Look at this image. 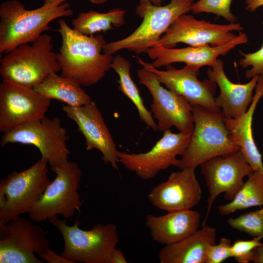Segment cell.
I'll return each instance as SVG.
<instances>
[{
	"label": "cell",
	"instance_id": "obj_3",
	"mask_svg": "<svg viewBox=\"0 0 263 263\" xmlns=\"http://www.w3.org/2000/svg\"><path fill=\"white\" fill-rule=\"evenodd\" d=\"M51 41V36L42 34L31 45L21 44L7 53L0 60L2 81L34 88L60 71Z\"/></svg>",
	"mask_w": 263,
	"mask_h": 263
},
{
	"label": "cell",
	"instance_id": "obj_10",
	"mask_svg": "<svg viewBox=\"0 0 263 263\" xmlns=\"http://www.w3.org/2000/svg\"><path fill=\"white\" fill-rule=\"evenodd\" d=\"M137 76L151 95L150 112L158 122L157 130L164 132L174 126L180 132L192 133V105L183 96L163 87L151 71L142 68L137 70Z\"/></svg>",
	"mask_w": 263,
	"mask_h": 263
},
{
	"label": "cell",
	"instance_id": "obj_36",
	"mask_svg": "<svg viewBox=\"0 0 263 263\" xmlns=\"http://www.w3.org/2000/svg\"><path fill=\"white\" fill-rule=\"evenodd\" d=\"M245 4V9L253 12L259 7L263 6V0H246Z\"/></svg>",
	"mask_w": 263,
	"mask_h": 263
},
{
	"label": "cell",
	"instance_id": "obj_2",
	"mask_svg": "<svg viewBox=\"0 0 263 263\" xmlns=\"http://www.w3.org/2000/svg\"><path fill=\"white\" fill-rule=\"evenodd\" d=\"M68 3L59 5L43 4L32 10L17 0L0 5V53H8L18 46L33 42L49 29L53 20L73 14Z\"/></svg>",
	"mask_w": 263,
	"mask_h": 263
},
{
	"label": "cell",
	"instance_id": "obj_6",
	"mask_svg": "<svg viewBox=\"0 0 263 263\" xmlns=\"http://www.w3.org/2000/svg\"><path fill=\"white\" fill-rule=\"evenodd\" d=\"M194 0H170L164 6L151 2L139 3L136 14L143 19L140 26L128 37L107 43L103 53L113 55L123 49L137 54L146 53L180 16L191 11Z\"/></svg>",
	"mask_w": 263,
	"mask_h": 263
},
{
	"label": "cell",
	"instance_id": "obj_35",
	"mask_svg": "<svg viewBox=\"0 0 263 263\" xmlns=\"http://www.w3.org/2000/svg\"><path fill=\"white\" fill-rule=\"evenodd\" d=\"M252 262L263 263V243L254 249Z\"/></svg>",
	"mask_w": 263,
	"mask_h": 263
},
{
	"label": "cell",
	"instance_id": "obj_17",
	"mask_svg": "<svg viewBox=\"0 0 263 263\" xmlns=\"http://www.w3.org/2000/svg\"><path fill=\"white\" fill-rule=\"evenodd\" d=\"M194 168L172 172L167 181L154 187L148 194L150 203L167 212L189 210L200 201L202 191Z\"/></svg>",
	"mask_w": 263,
	"mask_h": 263
},
{
	"label": "cell",
	"instance_id": "obj_26",
	"mask_svg": "<svg viewBox=\"0 0 263 263\" xmlns=\"http://www.w3.org/2000/svg\"><path fill=\"white\" fill-rule=\"evenodd\" d=\"M126 11L114 8L106 13L93 10L81 12L73 19V29L83 35L90 36L99 32H106L125 24Z\"/></svg>",
	"mask_w": 263,
	"mask_h": 263
},
{
	"label": "cell",
	"instance_id": "obj_31",
	"mask_svg": "<svg viewBox=\"0 0 263 263\" xmlns=\"http://www.w3.org/2000/svg\"><path fill=\"white\" fill-rule=\"evenodd\" d=\"M239 54L243 56L239 61L240 66L243 68L251 67L245 72L246 78H250L263 75V45L256 52L245 54L240 50Z\"/></svg>",
	"mask_w": 263,
	"mask_h": 263
},
{
	"label": "cell",
	"instance_id": "obj_14",
	"mask_svg": "<svg viewBox=\"0 0 263 263\" xmlns=\"http://www.w3.org/2000/svg\"><path fill=\"white\" fill-rule=\"evenodd\" d=\"M191 134L165 131L163 136L146 152L133 154L119 151L118 162L142 180L152 179L161 170L175 166L178 160L177 156L184 153Z\"/></svg>",
	"mask_w": 263,
	"mask_h": 263
},
{
	"label": "cell",
	"instance_id": "obj_7",
	"mask_svg": "<svg viewBox=\"0 0 263 263\" xmlns=\"http://www.w3.org/2000/svg\"><path fill=\"white\" fill-rule=\"evenodd\" d=\"M47 161L41 158L31 167L14 171L0 181V224L28 213L51 182Z\"/></svg>",
	"mask_w": 263,
	"mask_h": 263
},
{
	"label": "cell",
	"instance_id": "obj_28",
	"mask_svg": "<svg viewBox=\"0 0 263 263\" xmlns=\"http://www.w3.org/2000/svg\"><path fill=\"white\" fill-rule=\"evenodd\" d=\"M227 224L232 228L253 237L263 236V208L230 217Z\"/></svg>",
	"mask_w": 263,
	"mask_h": 263
},
{
	"label": "cell",
	"instance_id": "obj_19",
	"mask_svg": "<svg viewBox=\"0 0 263 263\" xmlns=\"http://www.w3.org/2000/svg\"><path fill=\"white\" fill-rule=\"evenodd\" d=\"M247 41L246 34L240 31L234 39L221 46L206 45L173 49L155 45L149 48L146 53L150 59L154 60L151 63L154 68L167 66L175 62H184L199 70L204 66L213 67L218 56H224L236 46Z\"/></svg>",
	"mask_w": 263,
	"mask_h": 263
},
{
	"label": "cell",
	"instance_id": "obj_33",
	"mask_svg": "<svg viewBox=\"0 0 263 263\" xmlns=\"http://www.w3.org/2000/svg\"><path fill=\"white\" fill-rule=\"evenodd\" d=\"M48 263H72L69 260L63 257L61 255L56 254L54 251L47 248L39 255Z\"/></svg>",
	"mask_w": 263,
	"mask_h": 263
},
{
	"label": "cell",
	"instance_id": "obj_22",
	"mask_svg": "<svg viewBox=\"0 0 263 263\" xmlns=\"http://www.w3.org/2000/svg\"><path fill=\"white\" fill-rule=\"evenodd\" d=\"M145 225L154 241L169 245L183 240L199 229L200 214L191 209L167 212L159 216L148 214Z\"/></svg>",
	"mask_w": 263,
	"mask_h": 263
},
{
	"label": "cell",
	"instance_id": "obj_34",
	"mask_svg": "<svg viewBox=\"0 0 263 263\" xmlns=\"http://www.w3.org/2000/svg\"><path fill=\"white\" fill-rule=\"evenodd\" d=\"M123 252L115 248L112 254L111 263H127Z\"/></svg>",
	"mask_w": 263,
	"mask_h": 263
},
{
	"label": "cell",
	"instance_id": "obj_15",
	"mask_svg": "<svg viewBox=\"0 0 263 263\" xmlns=\"http://www.w3.org/2000/svg\"><path fill=\"white\" fill-rule=\"evenodd\" d=\"M50 102L33 88L2 81L0 84V132L43 118Z\"/></svg>",
	"mask_w": 263,
	"mask_h": 263
},
{
	"label": "cell",
	"instance_id": "obj_21",
	"mask_svg": "<svg viewBox=\"0 0 263 263\" xmlns=\"http://www.w3.org/2000/svg\"><path fill=\"white\" fill-rule=\"evenodd\" d=\"M253 100L244 113L235 118H225V122L232 141L237 145L254 171L263 174L262 155L255 144L252 121L256 107L263 96V75H260Z\"/></svg>",
	"mask_w": 263,
	"mask_h": 263
},
{
	"label": "cell",
	"instance_id": "obj_32",
	"mask_svg": "<svg viewBox=\"0 0 263 263\" xmlns=\"http://www.w3.org/2000/svg\"><path fill=\"white\" fill-rule=\"evenodd\" d=\"M231 241L229 238L221 237L218 244L208 246L206 255V263H222L232 258Z\"/></svg>",
	"mask_w": 263,
	"mask_h": 263
},
{
	"label": "cell",
	"instance_id": "obj_30",
	"mask_svg": "<svg viewBox=\"0 0 263 263\" xmlns=\"http://www.w3.org/2000/svg\"><path fill=\"white\" fill-rule=\"evenodd\" d=\"M263 236L254 237L250 240H237L232 244V258L238 263H249L252 262L254 249L262 242Z\"/></svg>",
	"mask_w": 263,
	"mask_h": 263
},
{
	"label": "cell",
	"instance_id": "obj_27",
	"mask_svg": "<svg viewBox=\"0 0 263 263\" xmlns=\"http://www.w3.org/2000/svg\"><path fill=\"white\" fill-rule=\"evenodd\" d=\"M260 206H263V174L253 171L234 198L220 205L217 209L221 215L228 216L237 211Z\"/></svg>",
	"mask_w": 263,
	"mask_h": 263
},
{
	"label": "cell",
	"instance_id": "obj_11",
	"mask_svg": "<svg viewBox=\"0 0 263 263\" xmlns=\"http://www.w3.org/2000/svg\"><path fill=\"white\" fill-rule=\"evenodd\" d=\"M20 216L0 224V263H42L36 256L49 246L44 230Z\"/></svg>",
	"mask_w": 263,
	"mask_h": 263
},
{
	"label": "cell",
	"instance_id": "obj_5",
	"mask_svg": "<svg viewBox=\"0 0 263 263\" xmlns=\"http://www.w3.org/2000/svg\"><path fill=\"white\" fill-rule=\"evenodd\" d=\"M48 220L60 232L64 241L61 255L72 263H111L113 249L119 242L116 226L97 224L91 229H82L76 220L72 225L57 215Z\"/></svg>",
	"mask_w": 263,
	"mask_h": 263
},
{
	"label": "cell",
	"instance_id": "obj_37",
	"mask_svg": "<svg viewBox=\"0 0 263 263\" xmlns=\"http://www.w3.org/2000/svg\"><path fill=\"white\" fill-rule=\"evenodd\" d=\"M44 4L59 5L69 0H43Z\"/></svg>",
	"mask_w": 263,
	"mask_h": 263
},
{
	"label": "cell",
	"instance_id": "obj_20",
	"mask_svg": "<svg viewBox=\"0 0 263 263\" xmlns=\"http://www.w3.org/2000/svg\"><path fill=\"white\" fill-rule=\"evenodd\" d=\"M208 79L219 87L220 94L215 98L217 106L225 118H237L246 112L253 98L259 75L253 77L245 84L231 82L224 69V62L218 59L216 64L207 71Z\"/></svg>",
	"mask_w": 263,
	"mask_h": 263
},
{
	"label": "cell",
	"instance_id": "obj_18",
	"mask_svg": "<svg viewBox=\"0 0 263 263\" xmlns=\"http://www.w3.org/2000/svg\"><path fill=\"white\" fill-rule=\"evenodd\" d=\"M63 110L84 137L86 150H98L102 154V160L118 170L119 151L96 103L91 100L77 107L63 105Z\"/></svg>",
	"mask_w": 263,
	"mask_h": 263
},
{
	"label": "cell",
	"instance_id": "obj_29",
	"mask_svg": "<svg viewBox=\"0 0 263 263\" xmlns=\"http://www.w3.org/2000/svg\"><path fill=\"white\" fill-rule=\"evenodd\" d=\"M232 1V0H199L194 2L191 11L195 14L201 13L215 14L224 18L230 23H234L237 20V17L231 12Z\"/></svg>",
	"mask_w": 263,
	"mask_h": 263
},
{
	"label": "cell",
	"instance_id": "obj_13",
	"mask_svg": "<svg viewBox=\"0 0 263 263\" xmlns=\"http://www.w3.org/2000/svg\"><path fill=\"white\" fill-rule=\"evenodd\" d=\"M243 29L240 22L215 24L185 14L176 19L152 46L160 45L173 48L180 42L194 47L221 46L237 37L232 31L240 32Z\"/></svg>",
	"mask_w": 263,
	"mask_h": 263
},
{
	"label": "cell",
	"instance_id": "obj_24",
	"mask_svg": "<svg viewBox=\"0 0 263 263\" xmlns=\"http://www.w3.org/2000/svg\"><path fill=\"white\" fill-rule=\"evenodd\" d=\"M81 86L74 78L53 73L34 89L47 98L58 100L70 106L77 107L91 101L90 96Z\"/></svg>",
	"mask_w": 263,
	"mask_h": 263
},
{
	"label": "cell",
	"instance_id": "obj_38",
	"mask_svg": "<svg viewBox=\"0 0 263 263\" xmlns=\"http://www.w3.org/2000/svg\"><path fill=\"white\" fill-rule=\"evenodd\" d=\"M151 2L155 5H162V0H140L139 3H145L147 2Z\"/></svg>",
	"mask_w": 263,
	"mask_h": 263
},
{
	"label": "cell",
	"instance_id": "obj_39",
	"mask_svg": "<svg viewBox=\"0 0 263 263\" xmlns=\"http://www.w3.org/2000/svg\"><path fill=\"white\" fill-rule=\"evenodd\" d=\"M91 3L95 4H102L107 2L108 0H89Z\"/></svg>",
	"mask_w": 263,
	"mask_h": 263
},
{
	"label": "cell",
	"instance_id": "obj_23",
	"mask_svg": "<svg viewBox=\"0 0 263 263\" xmlns=\"http://www.w3.org/2000/svg\"><path fill=\"white\" fill-rule=\"evenodd\" d=\"M216 228L207 225L173 244L165 245L159 253L160 263H206L208 246L215 244Z\"/></svg>",
	"mask_w": 263,
	"mask_h": 263
},
{
	"label": "cell",
	"instance_id": "obj_1",
	"mask_svg": "<svg viewBox=\"0 0 263 263\" xmlns=\"http://www.w3.org/2000/svg\"><path fill=\"white\" fill-rule=\"evenodd\" d=\"M58 22L62 45L57 57L61 75L74 78L83 86L97 83L111 68L114 57L102 53L107 43L104 37L81 34L61 18Z\"/></svg>",
	"mask_w": 263,
	"mask_h": 263
},
{
	"label": "cell",
	"instance_id": "obj_16",
	"mask_svg": "<svg viewBox=\"0 0 263 263\" xmlns=\"http://www.w3.org/2000/svg\"><path fill=\"white\" fill-rule=\"evenodd\" d=\"M137 58L142 68L155 74L161 84L184 97L192 105L221 112L215 102L217 84L209 79L200 80L198 78L199 70L187 65L180 69L169 65L167 66L166 70H160L141 58L137 56Z\"/></svg>",
	"mask_w": 263,
	"mask_h": 263
},
{
	"label": "cell",
	"instance_id": "obj_8",
	"mask_svg": "<svg viewBox=\"0 0 263 263\" xmlns=\"http://www.w3.org/2000/svg\"><path fill=\"white\" fill-rule=\"evenodd\" d=\"M51 170L56 178L28 213L33 222H40L57 215L68 219L76 211L80 213L82 204L78 193L82 176L80 168L76 163L68 161Z\"/></svg>",
	"mask_w": 263,
	"mask_h": 263
},
{
	"label": "cell",
	"instance_id": "obj_9",
	"mask_svg": "<svg viewBox=\"0 0 263 263\" xmlns=\"http://www.w3.org/2000/svg\"><path fill=\"white\" fill-rule=\"evenodd\" d=\"M69 138L60 119L45 116L3 132L0 144L2 147L8 143L34 146L52 169L69 161L71 151L66 142Z\"/></svg>",
	"mask_w": 263,
	"mask_h": 263
},
{
	"label": "cell",
	"instance_id": "obj_4",
	"mask_svg": "<svg viewBox=\"0 0 263 263\" xmlns=\"http://www.w3.org/2000/svg\"><path fill=\"white\" fill-rule=\"evenodd\" d=\"M194 129L187 149L175 167L196 168L215 157L240 150L231 140L221 112L192 105Z\"/></svg>",
	"mask_w": 263,
	"mask_h": 263
},
{
	"label": "cell",
	"instance_id": "obj_12",
	"mask_svg": "<svg viewBox=\"0 0 263 263\" xmlns=\"http://www.w3.org/2000/svg\"><path fill=\"white\" fill-rule=\"evenodd\" d=\"M200 166L209 194L204 225L216 198L223 193L226 200H232L243 185L244 178L253 170L240 150L214 157Z\"/></svg>",
	"mask_w": 263,
	"mask_h": 263
},
{
	"label": "cell",
	"instance_id": "obj_25",
	"mask_svg": "<svg viewBox=\"0 0 263 263\" xmlns=\"http://www.w3.org/2000/svg\"><path fill=\"white\" fill-rule=\"evenodd\" d=\"M111 68L119 76V79L117 80L119 84V89L134 105L141 120L143 121L148 127L152 129L153 131L158 130L157 125L154 120L151 113L145 106L140 92L131 76V64L130 62L120 54H118L113 57Z\"/></svg>",
	"mask_w": 263,
	"mask_h": 263
}]
</instances>
